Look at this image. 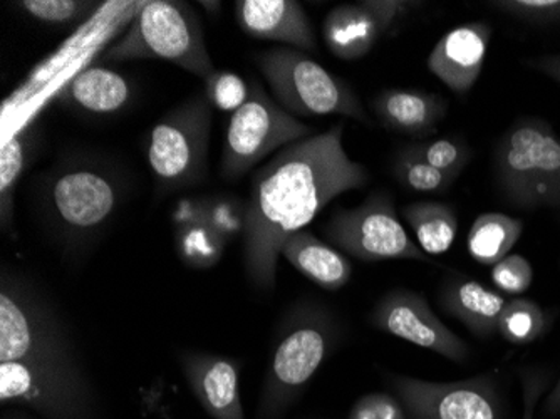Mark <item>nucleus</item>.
Returning <instances> with one entry per match:
<instances>
[{"label": "nucleus", "instance_id": "f257e3e1", "mask_svg": "<svg viewBox=\"0 0 560 419\" xmlns=\"http://www.w3.org/2000/svg\"><path fill=\"white\" fill-rule=\"evenodd\" d=\"M345 125L277 151L252 176L245 203L244 254L248 279L260 291L276 287L277 260L292 233L310 225L339 195L368 183V172L342 147Z\"/></svg>", "mask_w": 560, "mask_h": 419}, {"label": "nucleus", "instance_id": "f03ea898", "mask_svg": "<svg viewBox=\"0 0 560 419\" xmlns=\"http://www.w3.org/2000/svg\"><path fill=\"white\" fill-rule=\"evenodd\" d=\"M339 339L341 326L329 309L314 302L294 305L279 326L257 419L284 418Z\"/></svg>", "mask_w": 560, "mask_h": 419}, {"label": "nucleus", "instance_id": "7ed1b4c3", "mask_svg": "<svg viewBox=\"0 0 560 419\" xmlns=\"http://www.w3.org/2000/svg\"><path fill=\"white\" fill-rule=\"evenodd\" d=\"M493 179L518 210L560 208V137L552 126L534 116L512 123L493 148Z\"/></svg>", "mask_w": 560, "mask_h": 419}, {"label": "nucleus", "instance_id": "20e7f679", "mask_svg": "<svg viewBox=\"0 0 560 419\" xmlns=\"http://www.w3.org/2000/svg\"><path fill=\"white\" fill-rule=\"evenodd\" d=\"M106 61L162 59L207 80L213 69L200 22L191 9L172 0L147 2L130 33L105 55Z\"/></svg>", "mask_w": 560, "mask_h": 419}, {"label": "nucleus", "instance_id": "39448f33", "mask_svg": "<svg viewBox=\"0 0 560 419\" xmlns=\"http://www.w3.org/2000/svg\"><path fill=\"white\" fill-rule=\"evenodd\" d=\"M257 65L273 100L291 115H341L368 126L373 123L354 91L301 50L270 49L257 58Z\"/></svg>", "mask_w": 560, "mask_h": 419}, {"label": "nucleus", "instance_id": "423d86ee", "mask_svg": "<svg viewBox=\"0 0 560 419\" xmlns=\"http://www.w3.org/2000/svg\"><path fill=\"white\" fill-rule=\"evenodd\" d=\"M0 401L27 406L44 419H101L74 359L0 362Z\"/></svg>", "mask_w": 560, "mask_h": 419}, {"label": "nucleus", "instance_id": "0eeeda50", "mask_svg": "<svg viewBox=\"0 0 560 419\" xmlns=\"http://www.w3.org/2000/svg\"><path fill=\"white\" fill-rule=\"evenodd\" d=\"M74 359L61 321L33 287L2 273L0 362Z\"/></svg>", "mask_w": 560, "mask_h": 419}, {"label": "nucleus", "instance_id": "6e6552de", "mask_svg": "<svg viewBox=\"0 0 560 419\" xmlns=\"http://www.w3.org/2000/svg\"><path fill=\"white\" fill-rule=\"evenodd\" d=\"M313 137V128L285 112L259 83L250 86L247 103L232 115L223 141L222 168L241 178L269 154Z\"/></svg>", "mask_w": 560, "mask_h": 419}, {"label": "nucleus", "instance_id": "1a4fd4ad", "mask_svg": "<svg viewBox=\"0 0 560 419\" xmlns=\"http://www.w3.org/2000/svg\"><path fill=\"white\" fill-rule=\"evenodd\" d=\"M327 241L364 261H427L428 254L411 241L396 216L388 191H374L351 210H338L324 226Z\"/></svg>", "mask_w": 560, "mask_h": 419}, {"label": "nucleus", "instance_id": "9d476101", "mask_svg": "<svg viewBox=\"0 0 560 419\" xmlns=\"http://www.w3.org/2000/svg\"><path fill=\"white\" fill-rule=\"evenodd\" d=\"M392 386L410 419H503L492 374L453 383L393 376Z\"/></svg>", "mask_w": 560, "mask_h": 419}, {"label": "nucleus", "instance_id": "9b49d317", "mask_svg": "<svg viewBox=\"0 0 560 419\" xmlns=\"http://www.w3.org/2000/svg\"><path fill=\"white\" fill-rule=\"evenodd\" d=\"M210 109L207 101L184 104L153 128L148 162L156 178L168 185H188L206 170Z\"/></svg>", "mask_w": 560, "mask_h": 419}, {"label": "nucleus", "instance_id": "f8f14e48", "mask_svg": "<svg viewBox=\"0 0 560 419\" xmlns=\"http://www.w3.org/2000/svg\"><path fill=\"white\" fill-rule=\"evenodd\" d=\"M377 330L428 349L453 362L470 358V348L460 336L440 321L423 295L408 289H393L374 305L370 316Z\"/></svg>", "mask_w": 560, "mask_h": 419}, {"label": "nucleus", "instance_id": "ddd939ff", "mask_svg": "<svg viewBox=\"0 0 560 419\" xmlns=\"http://www.w3.org/2000/svg\"><path fill=\"white\" fill-rule=\"evenodd\" d=\"M420 2L408 0H361L330 9L323 25L327 47L342 61H355L376 46L393 25Z\"/></svg>", "mask_w": 560, "mask_h": 419}, {"label": "nucleus", "instance_id": "4468645a", "mask_svg": "<svg viewBox=\"0 0 560 419\" xmlns=\"http://www.w3.org/2000/svg\"><path fill=\"white\" fill-rule=\"evenodd\" d=\"M182 371L195 399L213 419H245L241 398V365L210 352H182Z\"/></svg>", "mask_w": 560, "mask_h": 419}, {"label": "nucleus", "instance_id": "2eb2a0df", "mask_svg": "<svg viewBox=\"0 0 560 419\" xmlns=\"http://www.w3.org/2000/svg\"><path fill=\"white\" fill-rule=\"evenodd\" d=\"M492 34L487 22L458 25L435 44L428 69L453 93L467 94L480 78Z\"/></svg>", "mask_w": 560, "mask_h": 419}, {"label": "nucleus", "instance_id": "dca6fc26", "mask_svg": "<svg viewBox=\"0 0 560 419\" xmlns=\"http://www.w3.org/2000/svg\"><path fill=\"white\" fill-rule=\"evenodd\" d=\"M56 216L69 230L96 229L116 205V190L106 176L91 170H75L56 179L52 187Z\"/></svg>", "mask_w": 560, "mask_h": 419}, {"label": "nucleus", "instance_id": "f3484780", "mask_svg": "<svg viewBox=\"0 0 560 419\" xmlns=\"http://www.w3.org/2000/svg\"><path fill=\"white\" fill-rule=\"evenodd\" d=\"M238 27L256 39L276 40L304 50H316L313 25L295 0H238Z\"/></svg>", "mask_w": 560, "mask_h": 419}, {"label": "nucleus", "instance_id": "a211bd4d", "mask_svg": "<svg viewBox=\"0 0 560 419\" xmlns=\"http://www.w3.org/2000/svg\"><path fill=\"white\" fill-rule=\"evenodd\" d=\"M439 304L448 316L467 326L474 336L490 339L499 333L500 316L509 299L468 277H446L439 289Z\"/></svg>", "mask_w": 560, "mask_h": 419}, {"label": "nucleus", "instance_id": "6ab92c4d", "mask_svg": "<svg viewBox=\"0 0 560 419\" xmlns=\"http://www.w3.org/2000/svg\"><path fill=\"white\" fill-rule=\"evenodd\" d=\"M374 116L385 128L411 137H428L448 112V103L442 94L420 90L381 91L371 101Z\"/></svg>", "mask_w": 560, "mask_h": 419}, {"label": "nucleus", "instance_id": "aec40b11", "mask_svg": "<svg viewBox=\"0 0 560 419\" xmlns=\"http://www.w3.org/2000/svg\"><path fill=\"white\" fill-rule=\"evenodd\" d=\"M280 255H284L302 276L326 291H339L351 280L352 266L348 257L324 244L310 230L292 233L282 245Z\"/></svg>", "mask_w": 560, "mask_h": 419}, {"label": "nucleus", "instance_id": "412c9836", "mask_svg": "<svg viewBox=\"0 0 560 419\" xmlns=\"http://www.w3.org/2000/svg\"><path fill=\"white\" fill-rule=\"evenodd\" d=\"M130 83L119 72L91 68L69 83L68 97L84 112L96 115L116 113L130 101Z\"/></svg>", "mask_w": 560, "mask_h": 419}, {"label": "nucleus", "instance_id": "4be33fe9", "mask_svg": "<svg viewBox=\"0 0 560 419\" xmlns=\"http://www.w3.org/2000/svg\"><path fill=\"white\" fill-rule=\"evenodd\" d=\"M524 222L505 213H481L468 232V254L481 266H495L521 241Z\"/></svg>", "mask_w": 560, "mask_h": 419}, {"label": "nucleus", "instance_id": "5701e85b", "mask_svg": "<svg viewBox=\"0 0 560 419\" xmlns=\"http://www.w3.org/2000/svg\"><path fill=\"white\" fill-rule=\"evenodd\" d=\"M402 217L417 233L421 251L442 255L450 251L458 233L455 208L442 201H415L402 208Z\"/></svg>", "mask_w": 560, "mask_h": 419}, {"label": "nucleus", "instance_id": "b1692460", "mask_svg": "<svg viewBox=\"0 0 560 419\" xmlns=\"http://www.w3.org/2000/svg\"><path fill=\"white\" fill-rule=\"evenodd\" d=\"M547 330H549V316L532 299H512L500 316V336L511 345H532L540 339Z\"/></svg>", "mask_w": 560, "mask_h": 419}, {"label": "nucleus", "instance_id": "393cba45", "mask_svg": "<svg viewBox=\"0 0 560 419\" xmlns=\"http://www.w3.org/2000/svg\"><path fill=\"white\" fill-rule=\"evenodd\" d=\"M406 150L413 153L417 159L423 160L428 165L446 175L458 178L470 163L474 151L470 144L462 138L440 137L435 140H423L408 144Z\"/></svg>", "mask_w": 560, "mask_h": 419}, {"label": "nucleus", "instance_id": "a878e982", "mask_svg": "<svg viewBox=\"0 0 560 419\" xmlns=\"http://www.w3.org/2000/svg\"><path fill=\"white\" fill-rule=\"evenodd\" d=\"M223 251L225 241L206 220L185 226L178 235L180 257L195 269H210L215 266L222 258Z\"/></svg>", "mask_w": 560, "mask_h": 419}, {"label": "nucleus", "instance_id": "bb28decb", "mask_svg": "<svg viewBox=\"0 0 560 419\" xmlns=\"http://www.w3.org/2000/svg\"><path fill=\"white\" fill-rule=\"evenodd\" d=\"M396 182L413 194H443L455 183L453 176L433 168L401 148L393 163Z\"/></svg>", "mask_w": 560, "mask_h": 419}, {"label": "nucleus", "instance_id": "cd10ccee", "mask_svg": "<svg viewBox=\"0 0 560 419\" xmlns=\"http://www.w3.org/2000/svg\"><path fill=\"white\" fill-rule=\"evenodd\" d=\"M207 100L220 112L234 115L247 103L250 86L231 71H215L206 80Z\"/></svg>", "mask_w": 560, "mask_h": 419}, {"label": "nucleus", "instance_id": "c85d7f7f", "mask_svg": "<svg viewBox=\"0 0 560 419\" xmlns=\"http://www.w3.org/2000/svg\"><path fill=\"white\" fill-rule=\"evenodd\" d=\"M489 5L525 24L540 27L560 24V0H495Z\"/></svg>", "mask_w": 560, "mask_h": 419}, {"label": "nucleus", "instance_id": "c756f323", "mask_svg": "<svg viewBox=\"0 0 560 419\" xmlns=\"http://www.w3.org/2000/svg\"><path fill=\"white\" fill-rule=\"evenodd\" d=\"M25 166V141L22 137H14L2 148L0 160V194H2V220H9V210H12V191L15 183L21 178Z\"/></svg>", "mask_w": 560, "mask_h": 419}, {"label": "nucleus", "instance_id": "7c9ffc66", "mask_svg": "<svg viewBox=\"0 0 560 419\" xmlns=\"http://www.w3.org/2000/svg\"><path fill=\"white\" fill-rule=\"evenodd\" d=\"M492 282L505 294H524L534 282V269L522 255H506L493 266Z\"/></svg>", "mask_w": 560, "mask_h": 419}, {"label": "nucleus", "instance_id": "2f4dec72", "mask_svg": "<svg viewBox=\"0 0 560 419\" xmlns=\"http://www.w3.org/2000/svg\"><path fill=\"white\" fill-rule=\"evenodd\" d=\"M348 419H408V416L396 396L368 393L354 403Z\"/></svg>", "mask_w": 560, "mask_h": 419}, {"label": "nucleus", "instance_id": "473e14b6", "mask_svg": "<svg viewBox=\"0 0 560 419\" xmlns=\"http://www.w3.org/2000/svg\"><path fill=\"white\" fill-rule=\"evenodd\" d=\"M21 8L39 21L65 24L78 19L88 4L75 0H25L21 2Z\"/></svg>", "mask_w": 560, "mask_h": 419}, {"label": "nucleus", "instance_id": "72a5a7b5", "mask_svg": "<svg viewBox=\"0 0 560 419\" xmlns=\"http://www.w3.org/2000/svg\"><path fill=\"white\" fill-rule=\"evenodd\" d=\"M206 222L219 233L223 241L237 237L245 230V205L223 201L210 208Z\"/></svg>", "mask_w": 560, "mask_h": 419}, {"label": "nucleus", "instance_id": "f704fd0d", "mask_svg": "<svg viewBox=\"0 0 560 419\" xmlns=\"http://www.w3.org/2000/svg\"><path fill=\"white\" fill-rule=\"evenodd\" d=\"M524 380V416L522 419H534L539 399L542 398L549 387V374L542 371H525L522 373Z\"/></svg>", "mask_w": 560, "mask_h": 419}, {"label": "nucleus", "instance_id": "c9c22d12", "mask_svg": "<svg viewBox=\"0 0 560 419\" xmlns=\"http://www.w3.org/2000/svg\"><path fill=\"white\" fill-rule=\"evenodd\" d=\"M525 65L560 84V55L539 56L525 59Z\"/></svg>", "mask_w": 560, "mask_h": 419}, {"label": "nucleus", "instance_id": "e433bc0d", "mask_svg": "<svg viewBox=\"0 0 560 419\" xmlns=\"http://www.w3.org/2000/svg\"><path fill=\"white\" fill-rule=\"evenodd\" d=\"M544 415L549 416V418L560 416V376L553 384L549 396H547L546 403H544Z\"/></svg>", "mask_w": 560, "mask_h": 419}, {"label": "nucleus", "instance_id": "4c0bfd02", "mask_svg": "<svg viewBox=\"0 0 560 419\" xmlns=\"http://www.w3.org/2000/svg\"><path fill=\"white\" fill-rule=\"evenodd\" d=\"M2 419H31L27 416L21 415V412H5Z\"/></svg>", "mask_w": 560, "mask_h": 419}]
</instances>
